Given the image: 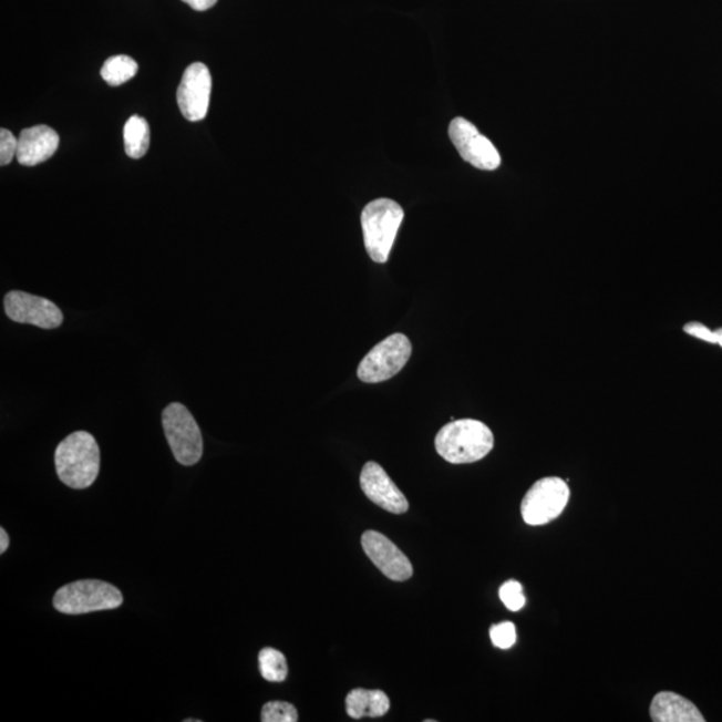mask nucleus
Returning <instances> with one entry per match:
<instances>
[{
  "label": "nucleus",
  "mask_w": 722,
  "mask_h": 722,
  "mask_svg": "<svg viewBox=\"0 0 722 722\" xmlns=\"http://www.w3.org/2000/svg\"><path fill=\"white\" fill-rule=\"evenodd\" d=\"M499 597L508 610L518 611L526 605L524 586L518 581H507L499 589Z\"/></svg>",
  "instance_id": "20"
},
{
  "label": "nucleus",
  "mask_w": 722,
  "mask_h": 722,
  "mask_svg": "<svg viewBox=\"0 0 722 722\" xmlns=\"http://www.w3.org/2000/svg\"><path fill=\"white\" fill-rule=\"evenodd\" d=\"M18 140L8 128L0 131V165L8 166L17 156Z\"/></svg>",
  "instance_id": "22"
},
{
  "label": "nucleus",
  "mask_w": 722,
  "mask_h": 722,
  "mask_svg": "<svg viewBox=\"0 0 722 722\" xmlns=\"http://www.w3.org/2000/svg\"><path fill=\"white\" fill-rule=\"evenodd\" d=\"M360 486L367 498L385 512L404 514L409 510L408 498L377 462L365 463L360 474Z\"/></svg>",
  "instance_id": "12"
},
{
  "label": "nucleus",
  "mask_w": 722,
  "mask_h": 722,
  "mask_svg": "<svg viewBox=\"0 0 722 722\" xmlns=\"http://www.w3.org/2000/svg\"><path fill=\"white\" fill-rule=\"evenodd\" d=\"M10 539L4 528H0V554H4L9 549Z\"/></svg>",
  "instance_id": "25"
},
{
  "label": "nucleus",
  "mask_w": 722,
  "mask_h": 722,
  "mask_svg": "<svg viewBox=\"0 0 722 722\" xmlns=\"http://www.w3.org/2000/svg\"><path fill=\"white\" fill-rule=\"evenodd\" d=\"M493 447V431L474 419L451 422L435 437L437 454L453 464L478 462L492 453Z\"/></svg>",
  "instance_id": "2"
},
{
  "label": "nucleus",
  "mask_w": 722,
  "mask_h": 722,
  "mask_svg": "<svg viewBox=\"0 0 722 722\" xmlns=\"http://www.w3.org/2000/svg\"><path fill=\"white\" fill-rule=\"evenodd\" d=\"M390 699L382 691L353 689L345 699L347 714L354 720L361 718H382L390 711Z\"/></svg>",
  "instance_id": "15"
},
{
  "label": "nucleus",
  "mask_w": 722,
  "mask_h": 722,
  "mask_svg": "<svg viewBox=\"0 0 722 722\" xmlns=\"http://www.w3.org/2000/svg\"><path fill=\"white\" fill-rule=\"evenodd\" d=\"M489 638L494 643V647L506 650L514 647L515 641H517V629L513 622H502L494 625L489 629Z\"/></svg>",
  "instance_id": "21"
},
{
  "label": "nucleus",
  "mask_w": 722,
  "mask_h": 722,
  "mask_svg": "<svg viewBox=\"0 0 722 722\" xmlns=\"http://www.w3.org/2000/svg\"><path fill=\"white\" fill-rule=\"evenodd\" d=\"M124 604V596L115 586L99 581V579H83L64 585L55 592L54 608L63 615H86V612L113 610Z\"/></svg>",
  "instance_id": "4"
},
{
  "label": "nucleus",
  "mask_w": 722,
  "mask_h": 722,
  "mask_svg": "<svg viewBox=\"0 0 722 722\" xmlns=\"http://www.w3.org/2000/svg\"><path fill=\"white\" fill-rule=\"evenodd\" d=\"M650 715L654 722H704V715L692 701L672 692H661L650 705Z\"/></svg>",
  "instance_id": "14"
},
{
  "label": "nucleus",
  "mask_w": 722,
  "mask_h": 722,
  "mask_svg": "<svg viewBox=\"0 0 722 722\" xmlns=\"http://www.w3.org/2000/svg\"><path fill=\"white\" fill-rule=\"evenodd\" d=\"M715 332V338H718V344L722 347V328H719Z\"/></svg>",
  "instance_id": "26"
},
{
  "label": "nucleus",
  "mask_w": 722,
  "mask_h": 722,
  "mask_svg": "<svg viewBox=\"0 0 722 722\" xmlns=\"http://www.w3.org/2000/svg\"><path fill=\"white\" fill-rule=\"evenodd\" d=\"M101 453L99 443L86 431H76L55 450L56 474L64 485L85 489L99 478Z\"/></svg>",
  "instance_id": "1"
},
{
  "label": "nucleus",
  "mask_w": 722,
  "mask_h": 722,
  "mask_svg": "<svg viewBox=\"0 0 722 722\" xmlns=\"http://www.w3.org/2000/svg\"><path fill=\"white\" fill-rule=\"evenodd\" d=\"M212 75L204 63H193L180 80L177 102L180 113L190 122H199L208 114Z\"/></svg>",
  "instance_id": "10"
},
{
  "label": "nucleus",
  "mask_w": 722,
  "mask_h": 722,
  "mask_svg": "<svg viewBox=\"0 0 722 722\" xmlns=\"http://www.w3.org/2000/svg\"><path fill=\"white\" fill-rule=\"evenodd\" d=\"M361 546L371 563L392 581H408L414 574L410 559L385 535L372 530L365 532L361 537Z\"/></svg>",
  "instance_id": "11"
},
{
  "label": "nucleus",
  "mask_w": 722,
  "mask_h": 722,
  "mask_svg": "<svg viewBox=\"0 0 722 722\" xmlns=\"http://www.w3.org/2000/svg\"><path fill=\"white\" fill-rule=\"evenodd\" d=\"M4 311L12 321L35 326L42 330H55L63 322V313L55 302L22 291L6 295Z\"/></svg>",
  "instance_id": "9"
},
{
  "label": "nucleus",
  "mask_w": 722,
  "mask_h": 722,
  "mask_svg": "<svg viewBox=\"0 0 722 722\" xmlns=\"http://www.w3.org/2000/svg\"><path fill=\"white\" fill-rule=\"evenodd\" d=\"M167 443L176 461L183 466H195L203 457L204 442L196 419L180 403H172L163 412Z\"/></svg>",
  "instance_id": "5"
},
{
  "label": "nucleus",
  "mask_w": 722,
  "mask_h": 722,
  "mask_svg": "<svg viewBox=\"0 0 722 722\" xmlns=\"http://www.w3.org/2000/svg\"><path fill=\"white\" fill-rule=\"evenodd\" d=\"M570 499V488L564 479L549 478L535 482L522 501V518L530 526L547 525L564 513Z\"/></svg>",
  "instance_id": "7"
},
{
  "label": "nucleus",
  "mask_w": 722,
  "mask_h": 722,
  "mask_svg": "<svg viewBox=\"0 0 722 722\" xmlns=\"http://www.w3.org/2000/svg\"><path fill=\"white\" fill-rule=\"evenodd\" d=\"M451 141L456 151L466 163L472 164L476 169H498L502 159L493 142L481 134L472 122L464 118H455L448 127Z\"/></svg>",
  "instance_id": "8"
},
{
  "label": "nucleus",
  "mask_w": 722,
  "mask_h": 722,
  "mask_svg": "<svg viewBox=\"0 0 722 722\" xmlns=\"http://www.w3.org/2000/svg\"><path fill=\"white\" fill-rule=\"evenodd\" d=\"M260 672L269 682L287 680L288 666L286 656L274 648H264L259 654Z\"/></svg>",
  "instance_id": "18"
},
{
  "label": "nucleus",
  "mask_w": 722,
  "mask_h": 722,
  "mask_svg": "<svg viewBox=\"0 0 722 722\" xmlns=\"http://www.w3.org/2000/svg\"><path fill=\"white\" fill-rule=\"evenodd\" d=\"M138 73V64L127 55L109 58L101 69L102 79L107 85L120 86L134 79Z\"/></svg>",
  "instance_id": "17"
},
{
  "label": "nucleus",
  "mask_w": 722,
  "mask_h": 722,
  "mask_svg": "<svg viewBox=\"0 0 722 722\" xmlns=\"http://www.w3.org/2000/svg\"><path fill=\"white\" fill-rule=\"evenodd\" d=\"M125 151L128 157L138 159L145 156L151 145V127L145 118L133 115L124 127Z\"/></svg>",
  "instance_id": "16"
},
{
  "label": "nucleus",
  "mask_w": 722,
  "mask_h": 722,
  "mask_svg": "<svg viewBox=\"0 0 722 722\" xmlns=\"http://www.w3.org/2000/svg\"><path fill=\"white\" fill-rule=\"evenodd\" d=\"M186 4L190 6L193 10L206 11L213 8L218 0H183Z\"/></svg>",
  "instance_id": "24"
},
{
  "label": "nucleus",
  "mask_w": 722,
  "mask_h": 722,
  "mask_svg": "<svg viewBox=\"0 0 722 722\" xmlns=\"http://www.w3.org/2000/svg\"><path fill=\"white\" fill-rule=\"evenodd\" d=\"M403 218L402 206L389 198H379L365 206L361 227L367 254L373 261L384 264L389 260Z\"/></svg>",
  "instance_id": "3"
},
{
  "label": "nucleus",
  "mask_w": 722,
  "mask_h": 722,
  "mask_svg": "<svg viewBox=\"0 0 722 722\" xmlns=\"http://www.w3.org/2000/svg\"><path fill=\"white\" fill-rule=\"evenodd\" d=\"M411 341L403 333H393L373 347L361 360L358 378L364 383H382L396 377L411 358Z\"/></svg>",
  "instance_id": "6"
},
{
  "label": "nucleus",
  "mask_w": 722,
  "mask_h": 722,
  "mask_svg": "<svg viewBox=\"0 0 722 722\" xmlns=\"http://www.w3.org/2000/svg\"><path fill=\"white\" fill-rule=\"evenodd\" d=\"M683 332L691 334V337L698 338L700 340L708 341V343L718 344V338H715V332L709 330V328L701 322L692 321L688 322L683 327Z\"/></svg>",
  "instance_id": "23"
},
{
  "label": "nucleus",
  "mask_w": 722,
  "mask_h": 722,
  "mask_svg": "<svg viewBox=\"0 0 722 722\" xmlns=\"http://www.w3.org/2000/svg\"><path fill=\"white\" fill-rule=\"evenodd\" d=\"M299 720V713L289 702L270 701L262 706V722H296Z\"/></svg>",
  "instance_id": "19"
},
{
  "label": "nucleus",
  "mask_w": 722,
  "mask_h": 722,
  "mask_svg": "<svg viewBox=\"0 0 722 722\" xmlns=\"http://www.w3.org/2000/svg\"><path fill=\"white\" fill-rule=\"evenodd\" d=\"M60 147V135L47 125L24 128L18 137V163L35 166L54 156Z\"/></svg>",
  "instance_id": "13"
}]
</instances>
